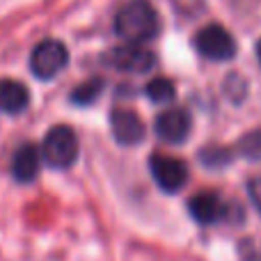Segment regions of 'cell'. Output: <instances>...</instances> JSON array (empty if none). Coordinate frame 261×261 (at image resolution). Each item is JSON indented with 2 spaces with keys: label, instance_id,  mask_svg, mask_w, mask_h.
Segmentation results:
<instances>
[{
  "label": "cell",
  "instance_id": "cell-5",
  "mask_svg": "<svg viewBox=\"0 0 261 261\" xmlns=\"http://www.w3.org/2000/svg\"><path fill=\"white\" fill-rule=\"evenodd\" d=\"M149 172H151L156 186L167 195H174L188 184V165L181 158L165 156V153H151L149 158Z\"/></svg>",
  "mask_w": 261,
  "mask_h": 261
},
{
  "label": "cell",
  "instance_id": "cell-10",
  "mask_svg": "<svg viewBox=\"0 0 261 261\" xmlns=\"http://www.w3.org/2000/svg\"><path fill=\"white\" fill-rule=\"evenodd\" d=\"M41 151L30 142H23L21 147L14 151L12 156V176L18 184H30L39 174V163H41Z\"/></svg>",
  "mask_w": 261,
  "mask_h": 261
},
{
  "label": "cell",
  "instance_id": "cell-8",
  "mask_svg": "<svg viewBox=\"0 0 261 261\" xmlns=\"http://www.w3.org/2000/svg\"><path fill=\"white\" fill-rule=\"evenodd\" d=\"M190 128H193V119H190V113L186 108L163 110L156 117V122H153L156 135L167 144L186 142V138L190 135Z\"/></svg>",
  "mask_w": 261,
  "mask_h": 261
},
{
  "label": "cell",
  "instance_id": "cell-13",
  "mask_svg": "<svg viewBox=\"0 0 261 261\" xmlns=\"http://www.w3.org/2000/svg\"><path fill=\"white\" fill-rule=\"evenodd\" d=\"M144 94H147L149 101H153V103H167V101H172L176 96V87L170 78L161 76V78H153V81L147 83Z\"/></svg>",
  "mask_w": 261,
  "mask_h": 261
},
{
  "label": "cell",
  "instance_id": "cell-12",
  "mask_svg": "<svg viewBox=\"0 0 261 261\" xmlns=\"http://www.w3.org/2000/svg\"><path fill=\"white\" fill-rule=\"evenodd\" d=\"M103 92V81L101 78H92V81H85L76 87V90L69 94V101L73 106H92Z\"/></svg>",
  "mask_w": 261,
  "mask_h": 261
},
{
  "label": "cell",
  "instance_id": "cell-19",
  "mask_svg": "<svg viewBox=\"0 0 261 261\" xmlns=\"http://www.w3.org/2000/svg\"><path fill=\"white\" fill-rule=\"evenodd\" d=\"M254 50H257V60H259V64H261V39L257 41V46H254Z\"/></svg>",
  "mask_w": 261,
  "mask_h": 261
},
{
  "label": "cell",
  "instance_id": "cell-18",
  "mask_svg": "<svg viewBox=\"0 0 261 261\" xmlns=\"http://www.w3.org/2000/svg\"><path fill=\"white\" fill-rule=\"evenodd\" d=\"M248 195H250V202L254 204V208L261 216V176H254V179L248 181Z\"/></svg>",
  "mask_w": 261,
  "mask_h": 261
},
{
  "label": "cell",
  "instance_id": "cell-2",
  "mask_svg": "<svg viewBox=\"0 0 261 261\" xmlns=\"http://www.w3.org/2000/svg\"><path fill=\"white\" fill-rule=\"evenodd\" d=\"M41 156L55 170H69L78 158V138L73 128L64 124L48 128L41 144Z\"/></svg>",
  "mask_w": 261,
  "mask_h": 261
},
{
  "label": "cell",
  "instance_id": "cell-16",
  "mask_svg": "<svg viewBox=\"0 0 261 261\" xmlns=\"http://www.w3.org/2000/svg\"><path fill=\"white\" fill-rule=\"evenodd\" d=\"M225 94L229 96L234 103H241L243 96L248 94V81L241 78L239 73H229V76L225 78Z\"/></svg>",
  "mask_w": 261,
  "mask_h": 261
},
{
  "label": "cell",
  "instance_id": "cell-7",
  "mask_svg": "<svg viewBox=\"0 0 261 261\" xmlns=\"http://www.w3.org/2000/svg\"><path fill=\"white\" fill-rule=\"evenodd\" d=\"M188 213L197 225H216L220 220H229V204L213 190H202L193 195L188 202Z\"/></svg>",
  "mask_w": 261,
  "mask_h": 261
},
{
  "label": "cell",
  "instance_id": "cell-15",
  "mask_svg": "<svg viewBox=\"0 0 261 261\" xmlns=\"http://www.w3.org/2000/svg\"><path fill=\"white\" fill-rule=\"evenodd\" d=\"M236 151L243 158H250V161L261 158V128H254V130H250V133H245L243 138L236 142Z\"/></svg>",
  "mask_w": 261,
  "mask_h": 261
},
{
  "label": "cell",
  "instance_id": "cell-11",
  "mask_svg": "<svg viewBox=\"0 0 261 261\" xmlns=\"http://www.w3.org/2000/svg\"><path fill=\"white\" fill-rule=\"evenodd\" d=\"M30 106V90L21 81L3 78L0 81V113L21 115Z\"/></svg>",
  "mask_w": 261,
  "mask_h": 261
},
{
  "label": "cell",
  "instance_id": "cell-14",
  "mask_svg": "<svg viewBox=\"0 0 261 261\" xmlns=\"http://www.w3.org/2000/svg\"><path fill=\"white\" fill-rule=\"evenodd\" d=\"M231 149L229 147H220V144H211V147H204L199 151V163L204 167H211V170H220V167L229 165L231 163Z\"/></svg>",
  "mask_w": 261,
  "mask_h": 261
},
{
  "label": "cell",
  "instance_id": "cell-9",
  "mask_svg": "<svg viewBox=\"0 0 261 261\" xmlns=\"http://www.w3.org/2000/svg\"><path fill=\"white\" fill-rule=\"evenodd\" d=\"M110 130L113 138L117 140L122 147H135L144 140V124L135 110L128 108H115L110 113Z\"/></svg>",
  "mask_w": 261,
  "mask_h": 261
},
{
  "label": "cell",
  "instance_id": "cell-4",
  "mask_svg": "<svg viewBox=\"0 0 261 261\" xmlns=\"http://www.w3.org/2000/svg\"><path fill=\"white\" fill-rule=\"evenodd\" d=\"M67 62H69V50L58 39L39 41L35 46V50L30 53V71L39 81H50L58 73H62Z\"/></svg>",
  "mask_w": 261,
  "mask_h": 261
},
{
  "label": "cell",
  "instance_id": "cell-17",
  "mask_svg": "<svg viewBox=\"0 0 261 261\" xmlns=\"http://www.w3.org/2000/svg\"><path fill=\"white\" fill-rule=\"evenodd\" d=\"M239 257L243 261H261V239L248 236L239 241Z\"/></svg>",
  "mask_w": 261,
  "mask_h": 261
},
{
  "label": "cell",
  "instance_id": "cell-3",
  "mask_svg": "<svg viewBox=\"0 0 261 261\" xmlns=\"http://www.w3.org/2000/svg\"><path fill=\"white\" fill-rule=\"evenodd\" d=\"M195 50H197L202 58L211 60V62H229L234 60L239 44H236L234 35H231L227 28L211 23V25H204L202 30L195 35L193 39Z\"/></svg>",
  "mask_w": 261,
  "mask_h": 261
},
{
  "label": "cell",
  "instance_id": "cell-6",
  "mask_svg": "<svg viewBox=\"0 0 261 261\" xmlns=\"http://www.w3.org/2000/svg\"><path fill=\"white\" fill-rule=\"evenodd\" d=\"M103 62L110 69H117V71H126V73H147L153 69L156 64V55L149 48H144L142 44H128L126 46H117V48H110L103 55Z\"/></svg>",
  "mask_w": 261,
  "mask_h": 261
},
{
  "label": "cell",
  "instance_id": "cell-1",
  "mask_svg": "<svg viewBox=\"0 0 261 261\" xmlns=\"http://www.w3.org/2000/svg\"><path fill=\"white\" fill-rule=\"evenodd\" d=\"M115 32L128 44H147L161 32V18L149 0H128L115 16Z\"/></svg>",
  "mask_w": 261,
  "mask_h": 261
}]
</instances>
